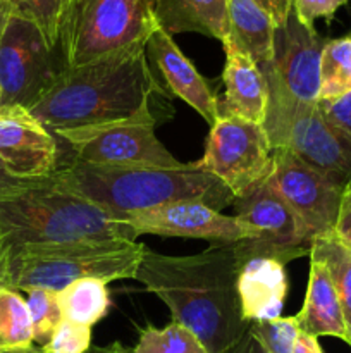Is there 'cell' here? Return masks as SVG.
I'll use <instances>...</instances> for the list:
<instances>
[{
  "label": "cell",
  "instance_id": "obj_14",
  "mask_svg": "<svg viewBox=\"0 0 351 353\" xmlns=\"http://www.w3.org/2000/svg\"><path fill=\"white\" fill-rule=\"evenodd\" d=\"M0 162L16 178H48L58 169L55 134L26 107H0Z\"/></svg>",
  "mask_w": 351,
  "mask_h": 353
},
{
  "label": "cell",
  "instance_id": "obj_42",
  "mask_svg": "<svg viewBox=\"0 0 351 353\" xmlns=\"http://www.w3.org/2000/svg\"><path fill=\"white\" fill-rule=\"evenodd\" d=\"M148 6L151 7V10H155V3H157V0H147Z\"/></svg>",
  "mask_w": 351,
  "mask_h": 353
},
{
  "label": "cell",
  "instance_id": "obj_32",
  "mask_svg": "<svg viewBox=\"0 0 351 353\" xmlns=\"http://www.w3.org/2000/svg\"><path fill=\"white\" fill-rule=\"evenodd\" d=\"M319 107L326 119L351 141V92L339 99L320 100Z\"/></svg>",
  "mask_w": 351,
  "mask_h": 353
},
{
  "label": "cell",
  "instance_id": "obj_30",
  "mask_svg": "<svg viewBox=\"0 0 351 353\" xmlns=\"http://www.w3.org/2000/svg\"><path fill=\"white\" fill-rule=\"evenodd\" d=\"M41 348L45 353H88L92 348V327L64 319Z\"/></svg>",
  "mask_w": 351,
  "mask_h": 353
},
{
  "label": "cell",
  "instance_id": "obj_37",
  "mask_svg": "<svg viewBox=\"0 0 351 353\" xmlns=\"http://www.w3.org/2000/svg\"><path fill=\"white\" fill-rule=\"evenodd\" d=\"M227 353H268V352L262 347L260 341H258L257 338L250 333V330H248V333L244 334V336L241 338V340L237 341V343L234 345V347Z\"/></svg>",
  "mask_w": 351,
  "mask_h": 353
},
{
  "label": "cell",
  "instance_id": "obj_6",
  "mask_svg": "<svg viewBox=\"0 0 351 353\" xmlns=\"http://www.w3.org/2000/svg\"><path fill=\"white\" fill-rule=\"evenodd\" d=\"M268 85L264 130L274 150H288L341 188L351 183V141L320 110L286 92L270 71H262Z\"/></svg>",
  "mask_w": 351,
  "mask_h": 353
},
{
  "label": "cell",
  "instance_id": "obj_17",
  "mask_svg": "<svg viewBox=\"0 0 351 353\" xmlns=\"http://www.w3.org/2000/svg\"><path fill=\"white\" fill-rule=\"evenodd\" d=\"M234 248V247H233ZM237 295L248 324L281 317L289 283L286 264L264 254L236 252Z\"/></svg>",
  "mask_w": 351,
  "mask_h": 353
},
{
  "label": "cell",
  "instance_id": "obj_36",
  "mask_svg": "<svg viewBox=\"0 0 351 353\" xmlns=\"http://www.w3.org/2000/svg\"><path fill=\"white\" fill-rule=\"evenodd\" d=\"M12 247L6 236L0 238V286H9V262Z\"/></svg>",
  "mask_w": 351,
  "mask_h": 353
},
{
  "label": "cell",
  "instance_id": "obj_31",
  "mask_svg": "<svg viewBox=\"0 0 351 353\" xmlns=\"http://www.w3.org/2000/svg\"><path fill=\"white\" fill-rule=\"evenodd\" d=\"M348 0H292V9L306 26H313L317 19H332L337 9Z\"/></svg>",
  "mask_w": 351,
  "mask_h": 353
},
{
  "label": "cell",
  "instance_id": "obj_4",
  "mask_svg": "<svg viewBox=\"0 0 351 353\" xmlns=\"http://www.w3.org/2000/svg\"><path fill=\"white\" fill-rule=\"evenodd\" d=\"M0 230L10 247L136 241L133 230L89 200L61 188L54 174L0 200Z\"/></svg>",
  "mask_w": 351,
  "mask_h": 353
},
{
  "label": "cell",
  "instance_id": "obj_20",
  "mask_svg": "<svg viewBox=\"0 0 351 353\" xmlns=\"http://www.w3.org/2000/svg\"><path fill=\"white\" fill-rule=\"evenodd\" d=\"M155 19L169 34L200 33L220 43L229 38L227 0H157Z\"/></svg>",
  "mask_w": 351,
  "mask_h": 353
},
{
  "label": "cell",
  "instance_id": "obj_26",
  "mask_svg": "<svg viewBox=\"0 0 351 353\" xmlns=\"http://www.w3.org/2000/svg\"><path fill=\"white\" fill-rule=\"evenodd\" d=\"M351 92V37L329 40L320 61V100H332Z\"/></svg>",
  "mask_w": 351,
  "mask_h": 353
},
{
  "label": "cell",
  "instance_id": "obj_19",
  "mask_svg": "<svg viewBox=\"0 0 351 353\" xmlns=\"http://www.w3.org/2000/svg\"><path fill=\"white\" fill-rule=\"evenodd\" d=\"M295 317L301 333L315 338L332 336L348 343L346 324H344L336 286L330 278L329 269L315 257H310L305 302Z\"/></svg>",
  "mask_w": 351,
  "mask_h": 353
},
{
  "label": "cell",
  "instance_id": "obj_40",
  "mask_svg": "<svg viewBox=\"0 0 351 353\" xmlns=\"http://www.w3.org/2000/svg\"><path fill=\"white\" fill-rule=\"evenodd\" d=\"M88 353H129L124 347H120V343H112L109 347H103V348H89Z\"/></svg>",
  "mask_w": 351,
  "mask_h": 353
},
{
  "label": "cell",
  "instance_id": "obj_34",
  "mask_svg": "<svg viewBox=\"0 0 351 353\" xmlns=\"http://www.w3.org/2000/svg\"><path fill=\"white\" fill-rule=\"evenodd\" d=\"M334 233L351 247V183L344 188L343 199H341L339 216H337Z\"/></svg>",
  "mask_w": 351,
  "mask_h": 353
},
{
  "label": "cell",
  "instance_id": "obj_43",
  "mask_svg": "<svg viewBox=\"0 0 351 353\" xmlns=\"http://www.w3.org/2000/svg\"><path fill=\"white\" fill-rule=\"evenodd\" d=\"M3 236V234H2V230H0V238H2Z\"/></svg>",
  "mask_w": 351,
  "mask_h": 353
},
{
  "label": "cell",
  "instance_id": "obj_5",
  "mask_svg": "<svg viewBox=\"0 0 351 353\" xmlns=\"http://www.w3.org/2000/svg\"><path fill=\"white\" fill-rule=\"evenodd\" d=\"M145 245L138 241L31 245L12 248L9 286L17 292L52 290L61 292L79 279L103 283L134 279Z\"/></svg>",
  "mask_w": 351,
  "mask_h": 353
},
{
  "label": "cell",
  "instance_id": "obj_35",
  "mask_svg": "<svg viewBox=\"0 0 351 353\" xmlns=\"http://www.w3.org/2000/svg\"><path fill=\"white\" fill-rule=\"evenodd\" d=\"M257 2L267 10V14L272 17L275 26L284 24V21L288 19V14L292 9V0H257Z\"/></svg>",
  "mask_w": 351,
  "mask_h": 353
},
{
  "label": "cell",
  "instance_id": "obj_8",
  "mask_svg": "<svg viewBox=\"0 0 351 353\" xmlns=\"http://www.w3.org/2000/svg\"><path fill=\"white\" fill-rule=\"evenodd\" d=\"M54 134L72 148L74 161L85 164L162 169L186 165L155 134V117L150 110V102L124 119L57 130Z\"/></svg>",
  "mask_w": 351,
  "mask_h": 353
},
{
  "label": "cell",
  "instance_id": "obj_44",
  "mask_svg": "<svg viewBox=\"0 0 351 353\" xmlns=\"http://www.w3.org/2000/svg\"><path fill=\"white\" fill-rule=\"evenodd\" d=\"M6 2H10V3H12V0H6Z\"/></svg>",
  "mask_w": 351,
  "mask_h": 353
},
{
  "label": "cell",
  "instance_id": "obj_10",
  "mask_svg": "<svg viewBox=\"0 0 351 353\" xmlns=\"http://www.w3.org/2000/svg\"><path fill=\"white\" fill-rule=\"evenodd\" d=\"M41 31L24 17H9L0 38V107L31 109L64 69Z\"/></svg>",
  "mask_w": 351,
  "mask_h": 353
},
{
  "label": "cell",
  "instance_id": "obj_13",
  "mask_svg": "<svg viewBox=\"0 0 351 353\" xmlns=\"http://www.w3.org/2000/svg\"><path fill=\"white\" fill-rule=\"evenodd\" d=\"M327 40L313 26H306L295 9L284 24L275 26L274 59L267 68L286 92L306 103L319 102L320 61ZM264 69V71H267Z\"/></svg>",
  "mask_w": 351,
  "mask_h": 353
},
{
  "label": "cell",
  "instance_id": "obj_7",
  "mask_svg": "<svg viewBox=\"0 0 351 353\" xmlns=\"http://www.w3.org/2000/svg\"><path fill=\"white\" fill-rule=\"evenodd\" d=\"M157 26L147 0H79L62 38V64L74 69L141 48Z\"/></svg>",
  "mask_w": 351,
  "mask_h": 353
},
{
  "label": "cell",
  "instance_id": "obj_28",
  "mask_svg": "<svg viewBox=\"0 0 351 353\" xmlns=\"http://www.w3.org/2000/svg\"><path fill=\"white\" fill-rule=\"evenodd\" d=\"M26 302L31 319H33L34 343H41V347H43L50 340L58 324L64 321L57 292L43 288L31 290V292H28Z\"/></svg>",
  "mask_w": 351,
  "mask_h": 353
},
{
  "label": "cell",
  "instance_id": "obj_25",
  "mask_svg": "<svg viewBox=\"0 0 351 353\" xmlns=\"http://www.w3.org/2000/svg\"><path fill=\"white\" fill-rule=\"evenodd\" d=\"M79 0H12V14L31 21L52 50L61 52L62 38Z\"/></svg>",
  "mask_w": 351,
  "mask_h": 353
},
{
  "label": "cell",
  "instance_id": "obj_2",
  "mask_svg": "<svg viewBox=\"0 0 351 353\" xmlns=\"http://www.w3.org/2000/svg\"><path fill=\"white\" fill-rule=\"evenodd\" d=\"M158 85L145 47L74 69H62L31 114L57 130L110 123L136 114Z\"/></svg>",
  "mask_w": 351,
  "mask_h": 353
},
{
  "label": "cell",
  "instance_id": "obj_11",
  "mask_svg": "<svg viewBox=\"0 0 351 353\" xmlns=\"http://www.w3.org/2000/svg\"><path fill=\"white\" fill-rule=\"evenodd\" d=\"M265 183L295 210L313 238L332 233L344 188L288 150H274V168Z\"/></svg>",
  "mask_w": 351,
  "mask_h": 353
},
{
  "label": "cell",
  "instance_id": "obj_3",
  "mask_svg": "<svg viewBox=\"0 0 351 353\" xmlns=\"http://www.w3.org/2000/svg\"><path fill=\"white\" fill-rule=\"evenodd\" d=\"M54 181L98 205L116 219L179 202H203L217 210L231 207L234 195L196 162L179 169L119 168L71 161L54 172Z\"/></svg>",
  "mask_w": 351,
  "mask_h": 353
},
{
  "label": "cell",
  "instance_id": "obj_18",
  "mask_svg": "<svg viewBox=\"0 0 351 353\" xmlns=\"http://www.w3.org/2000/svg\"><path fill=\"white\" fill-rule=\"evenodd\" d=\"M222 47L226 64L222 72L224 102H219L220 114L264 124L268 105L267 78L257 62L229 38Z\"/></svg>",
  "mask_w": 351,
  "mask_h": 353
},
{
  "label": "cell",
  "instance_id": "obj_24",
  "mask_svg": "<svg viewBox=\"0 0 351 353\" xmlns=\"http://www.w3.org/2000/svg\"><path fill=\"white\" fill-rule=\"evenodd\" d=\"M33 343L34 330L28 302L17 290L0 286V353L31 350Z\"/></svg>",
  "mask_w": 351,
  "mask_h": 353
},
{
  "label": "cell",
  "instance_id": "obj_15",
  "mask_svg": "<svg viewBox=\"0 0 351 353\" xmlns=\"http://www.w3.org/2000/svg\"><path fill=\"white\" fill-rule=\"evenodd\" d=\"M145 52L148 61L162 74L169 92L188 103L212 126L220 116L219 99L195 64L182 54L174 38L157 26L148 37Z\"/></svg>",
  "mask_w": 351,
  "mask_h": 353
},
{
  "label": "cell",
  "instance_id": "obj_27",
  "mask_svg": "<svg viewBox=\"0 0 351 353\" xmlns=\"http://www.w3.org/2000/svg\"><path fill=\"white\" fill-rule=\"evenodd\" d=\"M129 353H209L189 330L172 321L164 327L141 330L136 347Z\"/></svg>",
  "mask_w": 351,
  "mask_h": 353
},
{
  "label": "cell",
  "instance_id": "obj_45",
  "mask_svg": "<svg viewBox=\"0 0 351 353\" xmlns=\"http://www.w3.org/2000/svg\"><path fill=\"white\" fill-rule=\"evenodd\" d=\"M350 37H351V34H350Z\"/></svg>",
  "mask_w": 351,
  "mask_h": 353
},
{
  "label": "cell",
  "instance_id": "obj_12",
  "mask_svg": "<svg viewBox=\"0 0 351 353\" xmlns=\"http://www.w3.org/2000/svg\"><path fill=\"white\" fill-rule=\"evenodd\" d=\"M134 236L195 238L212 245H233L243 240L260 238V231L234 216H224L220 210L203 202H179L155 209L133 212L124 219Z\"/></svg>",
  "mask_w": 351,
  "mask_h": 353
},
{
  "label": "cell",
  "instance_id": "obj_16",
  "mask_svg": "<svg viewBox=\"0 0 351 353\" xmlns=\"http://www.w3.org/2000/svg\"><path fill=\"white\" fill-rule=\"evenodd\" d=\"M234 217L260 231L257 240L286 250H303L310 254L313 236L295 210L267 185L262 183L246 195L234 199Z\"/></svg>",
  "mask_w": 351,
  "mask_h": 353
},
{
  "label": "cell",
  "instance_id": "obj_1",
  "mask_svg": "<svg viewBox=\"0 0 351 353\" xmlns=\"http://www.w3.org/2000/svg\"><path fill=\"white\" fill-rule=\"evenodd\" d=\"M134 279L157 295L172 321L191 331L209 353H227L250 330L241 314L233 245H210L193 255L145 247Z\"/></svg>",
  "mask_w": 351,
  "mask_h": 353
},
{
  "label": "cell",
  "instance_id": "obj_23",
  "mask_svg": "<svg viewBox=\"0 0 351 353\" xmlns=\"http://www.w3.org/2000/svg\"><path fill=\"white\" fill-rule=\"evenodd\" d=\"M64 319L93 327L107 316L110 295L107 283L100 279H79L57 292Z\"/></svg>",
  "mask_w": 351,
  "mask_h": 353
},
{
  "label": "cell",
  "instance_id": "obj_29",
  "mask_svg": "<svg viewBox=\"0 0 351 353\" xmlns=\"http://www.w3.org/2000/svg\"><path fill=\"white\" fill-rule=\"evenodd\" d=\"M250 333L260 341L268 353H292L296 340L301 334L295 316L275 317L250 324Z\"/></svg>",
  "mask_w": 351,
  "mask_h": 353
},
{
  "label": "cell",
  "instance_id": "obj_21",
  "mask_svg": "<svg viewBox=\"0 0 351 353\" xmlns=\"http://www.w3.org/2000/svg\"><path fill=\"white\" fill-rule=\"evenodd\" d=\"M229 40L246 52L260 71L274 59L275 23L257 0H227Z\"/></svg>",
  "mask_w": 351,
  "mask_h": 353
},
{
  "label": "cell",
  "instance_id": "obj_39",
  "mask_svg": "<svg viewBox=\"0 0 351 353\" xmlns=\"http://www.w3.org/2000/svg\"><path fill=\"white\" fill-rule=\"evenodd\" d=\"M10 16H12V3L0 0V38H2L3 30H6Z\"/></svg>",
  "mask_w": 351,
  "mask_h": 353
},
{
  "label": "cell",
  "instance_id": "obj_22",
  "mask_svg": "<svg viewBox=\"0 0 351 353\" xmlns=\"http://www.w3.org/2000/svg\"><path fill=\"white\" fill-rule=\"evenodd\" d=\"M310 257L322 261L329 269L346 324L348 345L351 347V247L332 231L313 238Z\"/></svg>",
  "mask_w": 351,
  "mask_h": 353
},
{
  "label": "cell",
  "instance_id": "obj_38",
  "mask_svg": "<svg viewBox=\"0 0 351 353\" xmlns=\"http://www.w3.org/2000/svg\"><path fill=\"white\" fill-rule=\"evenodd\" d=\"M292 353H323L322 347L319 343V338L310 336V334L301 333L296 340Z\"/></svg>",
  "mask_w": 351,
  "mask_h": 353
},
{
  "label": "cell",
  "instance_id": "obj_41",
  "mask_svg": "<svg viewBox=\"0 0 351 353\" xmlns=\"http://www.w3.org/2000/svg\"><path fill=\"white\" fill-rule=\"evenodd\" d=\"M17 353H45L43 348H38V347H33L31 350H26V352H17Z\"/></svg>",
  "mask_w": 351,
  "mask_h": 353
},
{
  "label": "cell",
  "instance_id": "obj_33",
  "mask_svg": "<svg viewBox=\"0 0 351 353\" xmlns=\"http://www.w3.org/2000/svg\"><path fill=\"white\" fill-rule=\"evenodd\" d=\"M50 178V176H48ZM47 178L43 179H21L16 178V176L10 174L3 164L0 162V200L9 199V196L17 195V193L24 192V190H30L33 186L40 185L41 181H45Z\"/></svg>",
  "mask_w": 351,
  "mask_h": 353
},
{
  "label": "cell",
  "instance_id": "obj_9",
  "mask_svg": "<svg viewBox=\"0 0 351 353\" xmlns=\"http://www.w3.org/2000/svg\"><path fill=\"white\" fill-rule=\"evenodd\" d=\"M200 169L219 178L234 199L267 181L274 168V148L264 124L220 114L210 126Z\"/></svg>",
  "mask_w": 351,
  "mask_h": 353
}]
</instances>
